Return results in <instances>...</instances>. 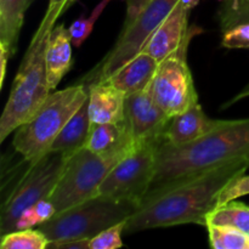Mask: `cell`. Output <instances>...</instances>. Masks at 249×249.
Returning a JSON list of instances; mask_svg holds the SVG:
<instances>
[{
	"label": "cell",
	"mask_w": 249,
	"mask_h": 249,
	"mask_svg": "<svg viewBox=\"0 0 249 249\" xmlns=\"http://www.w3.org/2000/svg\"><path fill=\"white\" fill-rule=\"evenodd\" d=\"M248 169V160H232L146 197L126 220L124 232L184 224L204 225L206 216L218 208L221 191Z\"/></svg>",
	"instance_id": "cell-1"
},
{
	"label": "cell",
	"mask_w": 249,
	"mask_h": 249,
	"mask_svg": "<svg viewBox=\"0 0 249 249\" xmlns=\"http://www.w3.org/2000/svg\"><path fill=\"white\" fill-rule=\"evenodd\" d=\"M237 160H249V118L223 121L211 133L185 145L162 142L157 148L155 177L143 199L199 173Z\"/></svg>",
	"instance_id": "cell-2"
},
{
	"label": "cell",
	"mask_w": 249,
	"mask_h": 249,
	"mask_svg": "<svg viewBox=\"0 0 249 249\" xmlns=\"http://www.w3.org/2000/svg\"><path fill=\"white\" fill-rule=\"evenodd\" d=\"M57 19L46 12L32 38L12 84L0 118V142L40 109L51 94L46 72L45 50L51 29Z\"/></svg>",
	"instance_id": "cell-3"
},
{
	"label": "cell",
	"mask_w": 249,
	"mask_h": 249,
	"mask_svg": "<svg viewBox=\"0 0 249 249\" xmlns=\"http://www.w3.org/2000/svg\"><path fill=\"white\" fill-rule=\"evenodd\" d=\"M89 96L85 84L51 92L38 112L15 130L12 145L27 163L34 164L48 155L58 134Z\"/></svg>",
	"instance_id": "cell-4"
},
{
	"label": "cell",
	"mask_w": 249,
	"mask_h": 249,
	"mask_svg": "<svg viewBox=\"0 0 249 249\" xmlns=\"http://www.w3.org/2000/svg\"><path fill=\"white\" fill-rule=\"evenodd\" d=\"M139 208L129 201H117L109 197L96 196L70 209L56 213L38 226L50 241L49 247L72 241L90 240L101 231L126 221Z\"/></svg>",
	"instance_id": "cell-5"
},
{
	"label": "cell",
	"mask_w": 249,
	"mask_h": 249,
	"mask_svg": "<svg viewBox=\"0 0 249 249\" xmlns=\"http://www.w3.org/2000/svg\"><path fill=\"white\" fill-rule=\"evenodd\" d=\"M126 155H100L84 146L68 156L57 185L48 198L56 208V213L96 196L105 178Z\"/></svg>",
	"instance_id": "cell-6"
},
{
	"label": "cell",
	"mask_w": 249,
	"mask_h": 249,
	"mask_svg": "<svg viewBox=\"0 0 249 249\" xmlns=\"http://www.w3.org/2000/svg\"><path fill=\"white\" fill-rule=\"evenodd\" d=\"M179 0H152L121 34L113 48L83 78L87 87L105 82L117 70L143 50L147 41L173 11Z\"/></svg>",
	"instance_id": "cell-7"
},
{
	"label": "cell",
	"mask_w": 249,
	"mask_h": 249,
	"mask_svg": "<svg viewBox=\"0 0 249 249\" xmlns=\"http://www.w3.org/2000/svg\"><path fill=\"white\" fill-rule=\"evenodd\" d=\"M68 156L60 152H49L34 164H29L26 174L17 181L2 201L0 214L1 236L15 231L19 215L27 208L51 196L65 168Z\"/></svg>",
	"instance_id": "cell-8"
},
{
	"label": "cell",
	"mask_w": 249,
	"mask_h": 249,
	"mask_svg": "<svg viewBox=\"0 0 249 249\" xmlns=\"http://www.w3.org/2000/svg\"><path fill=\"white\" fill-rule=\"evenodd\" d=\"M158 143L136 145L111 169L97 190V195L140 206L156 172Z\"/></svg>",
	"instance_id": "cell-9"
},
{
	"label": "cell",
	"mask_w": 249,
	"mask_h": 249,
	"mask_svg": "<svg viewBox=\"0 0 249 249\" xmlns=\"http://www.w3.org/2000/svg\"><path fill=\"white\" fill-rule=\"evenodd\" d=\"M190 41L160 62L148 90L160 108L172 118L198 102L186 53Z\"/></svg>",
	"instance_id": "cell-10"
},
{
	"label": "cell",
	"mask_w": 249,
	"mask_h": 249,
	"mask_svg": "<svg viewBox=\"0 0 249 249\" xmlns=\"http://www.w3.org/2000/svg\"><path fill=\"white\" fill-rule=\"evenodd\" d=\"M169 119L170 117L151 96L148 88L126 96L125 122L136 145H160Z\"/></svg>",
	"instance_id": "cell-11"
},
{
	"label": "cell",
	"mask_w": 249,
	"mask_h": 249,
	"mask_svg": "<svg viewBox=\"0 0 249 249\" xmlns=\"http://www.w3.org/2000/svg\"><path fill=\"white\" fill-rule=\"evenodd\" d=\"M189 10L178 1L173 11L147 41L143 53L151 55L158 62H162L191 40L194 31L189 28Z\"/></svg>",
	"instance_id": "cell-12"
},
{
	"label": "cell",
	"mask_w": 249,
	"mask_h": 249,
	"mask_svg": "<svg viewBox=\"0 0 249 249\" xmlns=\"http://www.w3.org/2000/svg\"><path fill=\"white\" fill-rule=\"evenodd\" d=\"M221 122L223 121L209 118L202 109L201 105L197 102L169 119L163 142L172 145L192 142L211 133L214 128L220 125Z\"/></svg>",
	"instance_id": "cell-13"
},
{
	"label": "cell",
	"mask_w": 249,
	"mask_h": 249,
	"mask_svg": "<svg viewBox=\"0 0 249 249\" xmlns=\"http://www.w3.org/2000/svg\"><path fill=\"white\" fill-rule=\"evenodd\" d=\"M160 62L148 53L141 51L139 55L117 70L105 82L128 95L143 91L150 87Z\"/></svg>",
	"instance_id": "cell-14"
},
{
	"label": "cell",
	"mask_w": 249,
	"mask_h": 249,
	"mask_svg": "<svg viewBox=\"0 0 249 249\" xmlns=\"http://www.w3.org/2000/svg\"><path fill=\"white\" fill-rule=\"evenodd\" d=\"M89 117L91 123H119L125 119L126 95L106 82L89 85Z\"/></svg>",
	"instance_id": "cell-15"
},
{
	"label": "cell",
	"mask_w": 249,
	"mask_h": 249,
	"mask_svg": "<svg viewBox=\"0 0 249 249\" xmlns=\"http://www.w3.org/2000/svg\"><path fill=\"white\" fill-rule=\"evenodd\" d=\"M72 36L65 24L53 26L49 36L45 50L46 72L50 90H55L62 78L73 66Z\"/></svg>",
	"instance_id": "cell-16"
},
{
	"label": "cell",
	"mask_w": 249,
	"mask_h": 249,
	"mask_svg": "<svg viewBox=\"0 0 249 249\" xmlns=\"http://www.w3.org/2000/svg\"><path fill=\"white\" fill-rule=\"evenodd\" d=\"M135 146L125 119L119 123H91L85 143V147L100 155H126Z\"/></svg>",
	"instance_id": "cell-17"
},
{
	"label": "cell",
	"mask_w": 249,
	"mask_h": 249,
	"mask_svg": "<svg viewBox=\"0 0 249 249\" xmlns=\"http://www.w3.org/2000/svg\"><path fill=\"white\" fill-rule=\"evenodd\" d=\"M33 0H0V48L10 57L17 50L24 15Z\"/></svg>",
	"instance_id": "cell-18"
},
{
	"label": "cell",
	"mask_w": 249,
	"mask_h": 249,
	"mask_svg": "<svg viewBox=\"0 0 249 249\" xmlns=\"http://www.w3.org/2000/svg\"><path fill=\"white\" fill-rule=\"evenodd\" d=\"M89 97V96H88ZM89 104L88 99L82 105L79 109L74 113V116L67 122L61 133L51 145L49 152H60L70 156L84 147L89 136L91 121L89 117Z\"/></svg>",
	"instance_id": "cell-19"
},
{
	"label": "cell",
	"mask_w": 249,
	"mask_h": 249,
	"mask_svg": "<svg viewBox=\"0 0 249 249\" xmlns=\"http://www.w3.org/2000/svg\"><path fill=\"white\" fill-rule=\"evenodd\" d=\"M229 225L249 236V206L242 202L231 201L218 207L206 216L204 226Z\"/></svg>",
	"instance_id": "cell-20"
},
{
	"label": "cell",
	"mask_w": 249,
	"mask_h": 249,
	"mask_svg": "<svg viewBox=\"0 0 249 249\" xmlns=\"http://www.w3.org/2000/svg\"><path fill=\"white\" fill-rule=\"evenodd\" d=\"M209 245L214 249H249V236L229 225H207Z\"/></svg>",
	"instance_id": "cell-21"
},
{
	"label": "cell",
	"mask_w": 249,
	"mask_h": 249,
	"mask_svg": "<svg viewBox=\"0 0 249 249\" xmlns=\"http://www.w3.org/2000/svg\"><path fill=\"white\" fill-rule=\"evenodd\" d=\"M50 245L45 235L39 229L15 230L1 236L2 249H45Z\"/></svg>",
	"instance_id": "cell-22"
},
{
	"label": "cell",
	"mask_w": 249,
	"mask_h": 249,
	"mask_svg": "<svg viewBox=\"0 0 249 249\" xmlns=\"http://www.w3.org/2000/svg\"><path fill=\"white\" fill-rule=\"evenodd\" d=\"M218 19L221 31L241 23H249V0L224 1L218 11Z\"/></svg>",
	"instance_id": "cell-23"
},
{
	"label": "cell",
	"mask_w": 249,
	"mask_h": 249,
	"mask_svg": "<svg viewBox=\"0 0 249 249\" xmlns=\"http://www.w3.org/2000/svg\"><path fill=\"white\" fill-rule=\"evenodd\" d=\"M112 0H102V1H100L99 4L95 6V9L92 10L90 16L79 17V18L75 19V21L71 24V27L68 29H70L71 36H72L73 45L79 48V46L89 38L92 29H94L95 23H96L99 17L101 16L104 10L106 9L107 5Z\"/></svg>",
	"instance_id": "cell-24"
},
{
	"label": "cell",
	"mask_w": 249,
	"mask_h": 249,
	"mask_svg": "<svg viewBox=\"0 0 249 249\" xmlns=\"http://www.w3.org/2000/svg\"><path fill=\"white\" fill-rule=\"evenodd\" d=\"M125 223L126 221H122L116 224L90 238L88 249H117L123 247L122 233L125 229Z\"/></svg>",
	"instance_id": "cell-25"
},
{
	"label": "cell",
	"mask_w": 249,
	"mask_h": 249,
	"mask_svg": "<svg viewBox=\"0 0 249 249\" xmlns=\"http://www.w3.org/2000/svg\"><path fill=\"white\" fill-rule=\"evenodd\" d=\"M221 46L225 49H249V23H241L223 31Z\"/></svg>",
	"instance_id": "cell-26"
},
{
	"label": "cell",
	"mask_w": 249,
	"mask_h": 249,
	"mask_svg": "<svg viewBox=\"0 0 249 249\" xmlns=\"http://www.w3.org/2000/svg\"><path fill=\"white\" fill-rule=\"evenodd\" d=\"M249 195V175L242 174L233 179L219 196L218 207Z\"/></svg>",
	"instance_id": "cell-27"
},
{
	"label": "cell",
	"mask_w": 249,
	"mask_h": 249,
	"mask_svg": "<svg viewBox=\"0 0 249 249\" xmlns=\"http://www.w3.org/2000/svg\"><path fill=\"white\" fill-rule=\"evenodd\" d=\"M41 221L39 218L38 213H36L34 206L27 208L23 213L19 215L18 220H17L16 225H15V230H24V229H32L36 225H40Z\"/></svg>",
	"instance_id": "cell-28"
},
{
	"label": "cell",
	"mask_w": 249,
	"mask_h": 249,
	"mask_svg": "<svg viewBox=\"0 0 249 249\" xmlns=\"http://www.w3.org/2000/svg\"><path fill=\"white\" fill-rule=\"evenodd\" d=\"M152 0H125L126 14L123 28L128 27Z\"/></svg>",
	"instance_id": "cell-29"
},
{
	"label": "cell",
	"mask_w": 249,
	"mask_h": 249,
	"mask_svg": "<svg viewBox=\"0 0 249 249\" xmlns=\"http://www.w3.org/2000/svg\"><path fill=\"white\" fill-rule=\"evenodd\" d=\"M66 5H67V0H53V4L49 5L46 12L57 19L66 11Z\"/></svg>",
	"instance_id": "cell-30"
},
{
	"label": "cell",
	"mask_w": 249,
	"mask_h": 249,
	"mask_svg": "<svg viewBox=\"0 0 249 249\" xmlns=\"http://www.w3.org/2000/svg\"><path fill=\"white\" fill-rule=\"evenodd\" d=\"M247 97H249V83L247 85H246L245 88H243L242 90H241L240 92H237V94H236L235 96L232 97V99H230L228 102H225V104L221 106V109L229 108V107L233 106L235 104H237V102L242 101V100H245V99H247Z\"/></svg>",
	"instance_id": "cell-31"
},
{
	"label": "cell",
	"mask_w": 249,
	"mask_h": 249,
	"mask_svg": "<svg viewBox=\"0 0 249 249\" xmlns=\"http://www.w3.org/2000/svg\"><path fill=\"white\" fill-rule=\"evenodd\" d=\"M179 2L185 7V9L191 11L194 7H196L197 5H198L199 0H179Z\"/></svg>",
	"instance_id": "cell-32"
},
{
	"label": "cell",
	"mask_w": 249,
	"mask_h": 249,
	"mask_svg": "<svg viewBox=\"0 0 249 249\" xmlns=\"http://www.w3.org/2000/svg\"><path fill=\"white\" fill-rule=\"evenodd\" d=\"M75 1H77V0H67V5H66V10H67L68 7H70L71 5H72L73 2H75Z\"/></svg>",
	"instance_id": "cell-33"
},
{
	"label": "cell",
	"mask_w": 249,
	"mask_h": 249,
	"mask_svg": "<svg viewBox=\"0 0 249 249\" xmlns=\"http://www.w3.org/2000/svg\"><path fill=\"white\" fill-rule=\"evenodd\" d=\"M218 1H237V0H218Z\"/></svg>",
	"instance_id": "cell-34"
},
{
	"label": "cell",
	"mask_w": 249,
	"mask_h": 249,
	"mask_svg": "<svg viewBox=\"0 0 249 249\" xmlns=\"http://www.w3.org/2000/svg\"><path fill=\"white\" fill-rule=\"evenodd\" d=\"M53 0H49V5L53 4Z\"/></svg>",
	"instance_id": "cell-35"
}]
</instances>
